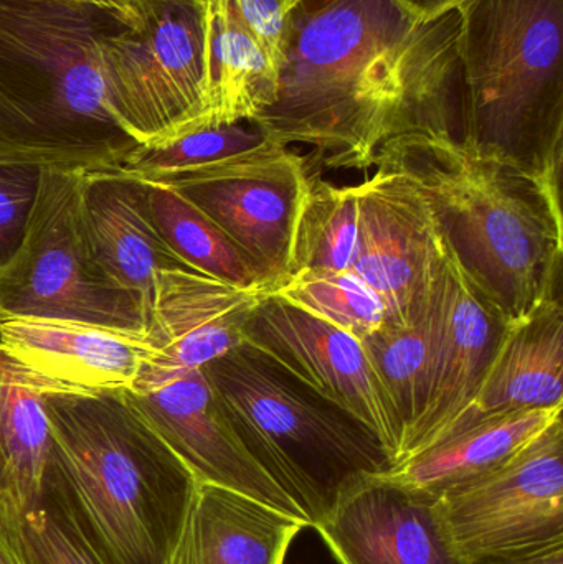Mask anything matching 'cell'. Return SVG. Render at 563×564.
I'll use <instances>...</instances> for the list:
<instances>
[{
	"instance_id": "cell-1",
	"label": "cell",
	"mask_w": 563,
	"mask_h": 564,
	"mask_svg": "<svg viewBox=\"0 0 563 564\" xmlns=\"http://www.w3.org/2000/svg\"><path fill=\"white\" fill-rule=\"evenodd\" d=\"M462 106L458 10L425 20L396 0H301L277 96L251 124L310 145L323 167L364 172L396 135H458Z\"/></svg>"
},
{
	"instance_id": "cell-2",
	"label": "cell",
	"mask_w": 563,
	"mask_h": 564,
	"mask_svg": "<svg viewBox=\"0 0 563 564\" xmlns=\"http://www.w3.org/2000/svg\"><path fill=\"white\" fill-rule=\"evenodd\" d=\"M373 167L422 191L463 276L508 324L561 295V192L453 134L396 135Z\"/></svg>"
},
{
	"instance_id": "cell-3",
	"label": "cell",
	"mask_w": 563,
	"mask_h": 564,
	"mask_svg": "<svg viewBox=\"0 0 563 564\" xmlns=\"http://www.w3.org/2000/svg\"><path fill=\"white\" fill-rule=\"evenodd\" d=\"M124 23L76 0H0V162L121 169L141 144L106 105L101 43Z\"/></svg>"
},
{
	"instance_id": "cell-4",
	"label": "cell",
	"mask_w": 563,
	"mask_h": 564,
	"mask_svg": "<svg viewBox=\"0 0 563 564\" xmlns=\"http://www.w3.org/2000/svg\"><path fill=\"white\" fill-rule=\"evenodd\" d=\"M55 479L108 564H171L197 477L126 391L43 393Z\"/></svg>"
},
{
	"instance_id": "cell-5",
	"label": "cell",
	"mask_w": 563,
	"mask_h": 564,
	"mask_svg": "<svg viewBox=\"0 0 563 564\" xmlns=\"http://www.w3.org/2000/svg\"><path fill=\"white\" fill-rule=\"evenodd\" d=\"M462 139L561 192L563 0H462Z\"/></svg>"
},
{
	"instance_id": "cell-6",
	"label": "cell",
	"mask_w": 563,
	"mask_h": 564,
	"mask_svg": "<svg viewBox=\"0 0 563 564\" xmlns=\"http://www.w3.org/2000/svg\"><path fill=\"white\" fill-rule=\"evenodd\" d=\"M255 463L313 529L364 479L393 466L360 421L248 344L202 367Z\"/></svg>"
},
{
	"instance_id": "cell-7",
	"label": "cell",
	"mask_w": 563,
	"mask_h": 564,
	"mask_svg": "<svg viewBox=\"0 0 563 564\" xmlns=\"http://www.w3.org/2000/svg\"><path fill=\"white\" fill-rule=\"evenodd\" d=\"M106 105L139 144L212 128L207 0H136L101 43Z\"/></svg>"
},
{
	"instance_id": "cell-8",
	"label": "cell",
	"mask_w": 563,
	"mask_h": 564,
	"mask_svg": "<svg viewBox=\"0 0 563 564\" xmlns=\"http://www.w3.org/2000/svg\"><path fill=\"white\" fill-rule=\"evenodd\" d=\"M86 172L43 169L25 241L0 271V317L145 332L141 301L99 263L83 212Z\"/></svg>"
},
{
	"instance_id": "cell-9",
	"label": "cell",
	"mask_w": 563,
	"mask_h": 564,
	"mask_svg": "<svg viewBox=\"0 0 563 564\" xmlns=\"http://www.w3.org/2000/svg\"><path fill=\"white\" fill-rule=\"evenodd\" d=\"M311 164L290 148L221 165L169 185L234 241L274 294L293 276V241Z\"/></svg>"
},
{
	"instance_id": "cell-10",
	"label": "cell",
	"mask_w": 563,
	"mask_h": 564,
	"mask_svg": "<svg viewBox=\"0 0 563 564\" xmlns=\"http://www.w3.org/2000/svg\"><path fill=\"white\" fill-rule=\"evenodd\" d=\"M440 509L465 556L563 536V421L489 473L446 490Z\"/></svg>"
},
{
	"instance_id": "cell-11",
	"label": "cell",
	"mask_w": 563,
	"mask_h": 564,
	"mask_svg": "<svg viewBox=\"0 0 563 564\" xmlns=\"http://www.w3.org/2000/svg\"><path fill=\"white\" fill-rule=\"evenodd\" d=\"M359 191V238L350 271L386 307L383 327L412 324L450 260L435 212L419 187L376 167Z\"/></svg>"
},
{
	"instance_id": "cell-12",
	"label": "cell",
	"mask_w": 563,
	"mask_h": 564,
	"mask_svg": "<svg viewBox=\"0 0 563 564\" xmlns=\"http://www.w3.org/2000/svg\"><path fill=\"white\" fill-rule=\"evenodd\" d=\"M126 394L198 482L237 490L307 522L245 449L202 368L148 361Z\"/></svg>"
},
{
	"instance_id": "cell-13",
	"label": "cell",
	"mask_w": 563,
	"mask_h": 564,
	"mask_svg": "<svg viewBox=\"0 0 563 564\" xmlns=\"http://www.w3.org/2000/svg\"><path fill=\"white\" fill-rule=\"evenodd\" d=\"M243 341L360 421L380 441L393 466L399 463L402 437L362 340L270 294L248 318Z\"/></svg>"
},
{
	"instance_id": "cell-14",
	"label": "cell",
	"mask_w": 563,
	"mask_h": 564,
	"mask_svg": "<svg viewBox=\"0 0 563 564\" xmlns=\"http://www.w3.org/2000/svg\"><path fill=\"white\" fill-rule=\"evenodd\" d=\"M339 564H465L439 499L382 474L347 490L313 527Z\"/></svg>"
},
{
	"instance_id": "cell-15",
	"label": "cell",
	"mask_w": 563,
	"mask_h": 564,
	"mask_svg": "<svg viewBox=\"0 0 563 564\" xmlns=\"http://www.w3.org/2000/svg\"><path fill=\"white\" fill-rule=\"evenodd\" d=\"M0 348L43 393L126 391L155 357L145 332L62 318L0 317Z\"/></svg>"
},
{
	"instance_id": "cell-16",
	"label": "cell",
	"mask_w": 563,
	"mask_h": 564,
	"mask_svg": "<svg viewBox=\"0 0 563 564\" xmlns=\"http://www.w3.org/2000/svg\"><path fill=\"white\" fill-rule=\"evenodd\" d=\"M508 322L469 285L450 254L425 411L402 460L433 446L478 393Z\"/></svg>"
},
{
	"instance_id": "cell-17",
	"label": "cell",
	"mask_w": 563,
	"mask_h": 564,
	"mask_svg": "<svg viewBox=\"0 0 563 564\" xmlns=\"http://www.w3.org/2000/svg\"><path fill=\"white\" fill-rule=\"evenodd\" d=\"M264 289H240L194 270L159 274L149 311L151 364L169 368H202L243 344V330Z\"/></svg>"
},
{
	"instance_id": "cell-18",
	"label": "cell",
	"mask_w": 563,
	"mask_h": 564,
	"mask_svg": "<svg viewBox=\"0 0 563 564\" xmlns=\"http://www.w3.org/2000/svg\"><path fill=\"white\" fill-rule=\"evenodd\" d=\"M561 406L563 307L561 295H555L506 325L478 393L436 443L495 417Z\"/></svg>"
},
{
	"instance_id": "cell-19",
	"label": "cell",
	"mask_w": 563,
	"mask_h": 564,
	"mask_svg": "<svg viewBox=\"0 0 563 564\" xmlns=\"http://www.w3.org/2000/svg\"><path fill=\"white\" fill-rule=\"evenodd\" d=\"M83 212L99 263L141 301L148 328L159 274L191 270L159 235L149 212L148 184L119 171L86 172Z\"/></svg>"
},
{
	"instance_id": "cell-20",
	"label": "cell",
	"mask_w": 563,
	"mask_h": 564,
	"mask_svg": "<svg viewBox=\"0 0 563 564\" xmlns=\"http://www.w3.org/2000/svg\"><path fill=\"white\" fill-rule=\"evenodd\" d=\"M306 529L253 497L201 484L171 564H284Z\"/></svg>"
},
{
	"instance_id": "cell-21",
	"label": "cell",
	"mask_w": 563,
	"mask_h": 564,
	"mask_svg": "<svg viewBox=\"0 0 563 564\" xmlns=\"http://www.w3.org/2000/svg\"><path fill=\"white\" fill-rule=\"evenodd\" d=\"M55 440L43 391L0 348V510L22 517L45 492Z\"/></svg>"
},
{
	"instance_id": "cell-22",
	"label": "cell",
	"mask_w": 563,
	"mask_h": 564,
	"mask_svg": "<svg viewBox=\"0 0 563 564\" xmlns=\"http://www.w3.org/2000/svg\"><path fill=\"white\" fill-rule=\"evenodd\" d=\"M562 413L563 406L485 421L396 464L382 476L440 499L446 490L472 482L505 463Z\"/></svg>"
},
{
	"instance_id": "cell-23",
	"label": "cell",
	"mask_w": 563,
	"mask_h": 564,
	"mask_svg": "<svg viewBox=\"0 0 563 564\" xmlns=\"http://www.w3.org/2000/svg\"><path fill=\"white\" fill-rule=\"evenodd\" d=\"M278 72L241 25L230 0H207V89L212 126L251 122L277 96Z\"/></svg>"
},
{
	"instance_id": "cell-24",
	"label": "cell",
	"mask_w": 563,
	"mask_h": 564,
	"mask_svg": "<svg viewBox=\"0 0 563 564\" xmlns=\"http://www.w3.org/2000/svg\"><path fill=\"white\" fill-rule=\"evenodd\" d=\"M442 288L443 276L412 324L405 327H382L362 340L370 367L402 437L400 459L429 400L440 328Z\"/></svg>"
},
{
	"instance_id": "cell-25",
	"label": "cell",
	"mask_w": 563,
	"mask_h": 564,
	"mask_svg": "<svg viewBox=\"0 0 563 564\" xmlns=\"http://www.w3.org/2000/svg\"><path fill=\"white\" fill-rule=\"evenodd\" d=\"M148 205L162 240L185 267L235 288L270 292L234 241L181 192L148 184Z\"/></svg>"
},
{
	"instance_id": "cell-26",
	"label": "cell",
	"mask_w": 563,
	"mask_h": 564,
	"mask_svg": "<svg viewBox=\"0 0 563 564\" xmlns=\"http://www.w3.org/2000/svg\"><path fill=\"white\" fill-rule=\"evenodd\" d=\"M280 145L251 122L212 126L172 141L141 144L122 162L119 172L148 184L172 185Z\"/></svg>"
},
{
	"instance_id": "cell-27",
	"label": "cell",
	"mask_w": 563,
	"mask_h": 564,
	"mask_svg": "<svg viewBox=\"0 0 563 564\" xmlns=\"http://www.w3.org/2000/svg\"><path fill=\"white\" fill-rule=\"evenodd\" d=\"M359 215L357 185L337 187L310 172L294 230L293 276L303 271H350L359 238Z\"/></svg>"
},
{
	"instance_id": "cell-28",
	"label": "cell",
	"mask_w": 563,
	"mask_h": 564,
	"mask_svg": "<svg viewBox=\"0 0 563 564\" xmlns=\"http://www.w3.org/2000/svg\"><path fill=\"white\" fill-rule=\"evenodd\" d=\"M273 295L364 340L386 325L382 299L353 271L291 276Z\"/></svg>"
},
{
	"instance_id": "cell-29",
	"label": "cell",
	"mask_w": 563,
	"mask_h": 564,
	"mask_svg": "<svg viewBox=\"0 0 563 564\" xmlns=\"http://www.w3.org/2000/svg\"><path fill=\"white\" fill-rule=\"evenodd\" d=\"M17 527L26 564H108L86 535L53 470L42 499L19 517Z\"/></svg>"
},
{
	"instance_id": "cell-30",
	"label": "cell",
	"mask_w": 563,
	"mask_h": 564,
	"mask_svg": "<svg viewBox=\"0 0 563 564\" xmlns=\"http://www.w3.org/2000/svg\"><path fill=\"white\" fill-rule=\"evenodd\" d=\"M42 167L0 162V271L17 257L39 198Z\"/></svg>"
},
{
	"instance_id": "cell-31",
	"label": "cell",
	"mask_w": 563,
	"mask_h": 564,
	"mask_svg": "<svg viewBox=\"0 0 563 564\" xmlns=\"http://www.w3.org/2000/svg\"><path fill=\"white\" fill-rule=\"evenodd\" d=\"M241 25L257 40L271 65L280 73L286 45L288 13L278 0H230Z\"/></svg>"
},
{
	"instance_id": "cell-32",
	"label": "cell",
	"mask_w": 563,
	"mask_h": 564,
	"mask_svg": "<svg viewBox=\"0 0 563 564\" xmlns=\"http://www.w3.org/2000/svg\"><path fill=\"white\" fill-rule=\"evenodd\" d=\"M465 564H563V536L466 556Z\"/></svg>"
},
{
	"instance_id": "cell-33",
	"label": "cell",
	"mask_w": 563,
	"mask_h": 564,
	"mask_svg": "<svg viewBox=\"0 0 563 564\" xmlns=\"http://www.w3.org/2000/svg\"><path fill=\"white\" fill-rule=\"evenodd\" d=\"M17 522L19 517L0 510V564H26Z\"/></svg>"
},
{
	"instance_id": "cell-34",
	"label": "cell",
	"mask_w": 563,
	"mask_h": 564,
	"mask_svg": "<svg viewBox=\"0 0 563 564\" xmlns=\"http://www.w3.org/2000/svg\"><path fill=\"white\" fill-rule=\"evenodd\" d=\"M396 2H399L413 15L430 20L436 19L450 10H455L462 0H396Z\"/></svg>"
},
{
	"instance_id": "cell-35",
	"label": "cell",
	"mask_w": 563,
	"mask_h": 564,
	"mask_svg": "<svg viewBox=\"0 0 563 564\" xmlns=\"http://www.w3.org/2000/svg\"><path fill=\"white\" fill-rule=\"evenodd\" d=\"M76 2L88 3V6L98 7V9L109 10V12L128 15L136 0H76Z\"/></svg>"
},
{
	"instance_id": "cell-36",
	"label": "cell",
	"mask_w": 563,
	"mask_h": 564,
	"mask_svg": "<svg viewBox=\"0 0 563 564\" xmlns=\"http://www.w3.org/2000/svg\"><path fill=\"white\" fill-rule=\"evenodd\" d=\"M278 2L281 3V7H283L284 12L290 13L291 10H293L294 7H296L297 3L301 2V0H278Z\"/></svg>"
}]
</instances>
